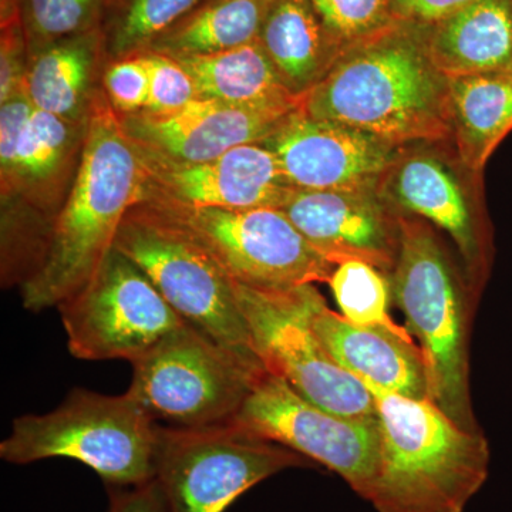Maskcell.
<instances>
[{
    "instance_id": "1",
    "label": "cell",
    "mask_w": 512,
    "mask_h": 512,
    "mask_svg": "<svg viewBox=\"0 0 512 512\" xmlns=\"http://www.w3.org/2000/svg\"><path fill=\"white\" fill-rule=\"evenodd\" d=\"M302 109L399 148L451 136L448 80L427 55L423 26L409 23L348 47Z\"/></svg>"
},
{
    "instance_id": "2",
    "label": "cell",
    "mask_w": 512,
    "mask_h": 512,
    "mask_svg": "<svg viewBox=\"0 0 512 512\" xmlns=\"http://www.w3.org/2000/svg\"><path fill=\"white\" fill-rule=\"evenodd\" d=\"M143 170L119 114L101 93L87 126L79 171L50 228L42 258L20 285L23 306L57 308L96 275L127 212L140 202Z\"/></svg>"
},
{
    "instance_id": "3",
    "label": "cell",
    "mask_w": 512,
    "mask_h": 512,
    "mask_svg": "<svg viewBox=\"0 0 512 512\" xmlns=\"http://www.w3.org/2000/svg\"><path fill=\"white\" fill-rule=\"evenodd\" d=\"M375 399L380 454L369 501L377 512H463L490 473L483 431L458 426L430 399L362 380Z\"/></svg>"
},
{
    "instance_id": "4",
    "label": "cell",
    "mask_w": 512,
    "mask_h": 512,
    "mask_svg": "<svg viewBox=\"0 0 512 512\" xmlns=\"http://www.w3.org/2000/svg\"><path fill=\"white\" fill-rule=\"evenodd\" d=\"M390 292L420 342L429 399L468 431H483L470 392V330L477 298L458 275L436 232L402 214Z\"/></svg>"
},
{
    "instance_id": "5",
    "label": "cell",
    "mask_w": 512,
    "mask_h": 512,
    "mask_svg": "<svg viewBox=\"0 0 512 512\" xmlns=\"http://www.w3.org/2000/svg\"><path fill=\"white\" fill-rule=\"evenodd\" d=\"M160 424L128 393L74 389L53 412L13 421L0 457L23 464L70 458L96 471L107 485H137L156 478Z\"/></svg>"
},
{
    "instance_id": "6",
    "label": "cell",
    "mask_w": 512,
    "mask_h": 512,
    "mask_svg": "<svg viewBox=\"0 0 512 512\" xmlns=\"http://www.w3.org/2000/svg\"><path fill=\"white\" fill-rule=\"evenodd\" d=\"M114 248L140 266L178 315L252 362V346L235 284L183 229L144 202L127 212Z\"/></svg>"
},
{
    "instance_id": "7",
    "label": "cell",
    "mask_w": 512,
    "mask_h": 512,
    "mask_svg": "<svg viewBox=\"0 0 512 512\" xmlns=\"http://www.w3.org/2000/svg\"><path fill=\"white\" fill-rule=\"evenodd\" d=\"M131 365L127 393L156 423L177 429L231 423L268 373L190 323Z\"/></svg>"
},
{
    "instance_id": "8",
    "label": "cell",
    "mask_w": 512,
    "mask_h": 512,
    "mask_svg": "<svg viewBox=\"0 0 512 512\" xmlns=\"http://www.w3.org/2000/svg\"><path fill=\"white\" fill-rule=\"evenodd\" d=\"M235 284L256 355L266 372L282 377L308 402L349 419H377L366 384L330 357L312 328L318 289H262Z\"/></svg>"
},
{
    "instance_id": "9",
    "label": "cell",
    "mask_w": 512,
    "mask_h": 512,
    "mask_svg": "<svg viewBox=\"0 0 512 512\" xmlns=\"http://www.w3.org/2000/svg\"><path fill=\"white\" fill-rule=\"evenodd\" d=\"M312 461L235 423L158 429L156 478L170 512H224L266 478Z\"/></svg>"
},
{
    "instance_id": "10",
    "label": "cell",
    "mask_w": 512,
    "mask_h": 512,
    "mask_svg": "<svg viewBox=\"0 0 512 512\" xmlns=\"http://www.w3.org/2000/svg\"><path fill=\"white\" fill-rule=\"evenodd\" d=\"M143 202V201H140ZM217 261L237 284L291 289L329 284L336 266L276 208H190L150 204Z\"/></svg>"
},
{
    "instance_id": "11",
    "label": "cell",
    "mask_w": 512,
    "mask_h": 512,
    "mask_svg": "<svg viewBox=\"0 0 512 512\" xmlns=\"http://www.w3.org/2000/svg\"><path fill=\"white\" fill-rule=\"evenodd\" d=\"M70 353L136 362L187 322L140 266L116 248L89 284L57 306Z\"/></svg>"
},
{
    "instance_id": "12",
    "label": "cell",
    "mask_w": 512,
    "mask_h": 512,
    "mask_svg": "<svg viewBox=\"0 0 512 512\" xmlns=\"http://www.w3.org/2000/svg\"><path fill=\"white\" fill-rule=\"evenodd\" d=\"M232 423L259 439L291 448L338 474L363 500L369 497L379 464V419L326 412L268 372Z\"/></svg>"
},
{
    "instance_id": "13",
    "label": "cell",
    "mask_w": 512,
    "mask_h": 512,
    "mask_svg": "<svg viewBox=\"0 0 512 512\" xmlns=\"http://www.w3.org/2000/svg\"><path fill=\"white\" fill-rule=\"evenodd\" d=\"M136 151L143 170L140 201L150 204L281 210L296 190L286 181L274 154L258 143L204 161L168 160Z\"/></svg>"
},
{
    "instance_id": "14",
    "label": "cell",
    "mask_w": 512,
    "mask_h": 512,
    "mask_svg": "<svg viewBox=\"0 0 512 512\" xmlns=\"http://www.w3.org/2000/svg\"><path fill=\"white\" fill-rule=\"evenodd\" d=\"M303 107V106H302ZM293 111L262 146L296 190L379 192L400 148L365 131Z\"/></svg>"
},
{
    "instance_id": "15",
    "label": "cell",
    "mask_w": 512,
    "mask_h": 512,
    "mask_svg": "<svg viewBox=\"0 0 512 512\" xmlns=\"http://www.w3.org/2000/svg\"><path fill=\"white\" fill-rule=\"evenodd\" d=\"M281 211L330 264L360 261L392 274L402 212L379 192L295 190Z\"/></svg>"
},
{
    "instance_id": "16",
    "label": "cell",
    "mask_w": 512,
    "mask_h": 512,
    "mask_svg": "<svg viewBox=\"0 0 512 512\" xmlns=\"http://www.w3.org/2000/svg\"><path fill=\"white\" fill-rule=\"evenodd\" d=\"M293 111L194 99L168 113L141 110L119 119L137 150L168 160L204 161L235 147L262 143Z\"/></svg>"
},
{
    "instance_id": "17",
    "label": "cell",
    "mask_w": 512,
    "mask_h": 512,
    "mask_svg": "<svg viewBox=\"0 0 512 512\" xmlns=\"http://www.w3.org/2000/svg\"><path fill=\"white\" fill-rule=\"evenodd\" d=\"M380 195L397 211L419 215L453 239L466 268V281L478 298L490 268V237L483 215L464 194L453 171L430 154H400Z\"/></svg>"
},
{
    "instance_id": "18",
    "label": "cell",
    "mask_w": 512,
    "mask_h": 512,
    "mask_svg": "<svg viewBox=\"0 0 512 512\" xmlns=\"http://www.w3.org/2000/svg\"><path fill=\"white\" fill-rule=\"evenodd\" d=\"M312 328L330 357L360 380L412 399H429L420 346L382 328H365L332 311L320 292L312 303Z\"/></svg>"
},
{
    "instance_id": "19",
    "label": "cell",
    "mask_w": 512,
    "mask_h": 512,
    "mask_svg": "<svg viewBox=\"0 0 512 512\" xmlns=\"http://www.w3.org/2000/svg\"><path fill=\"white\" fill-rule=\"evenodd\" d=\"M109 62L100 29L66 37L30 57L25 94L36 109L89 120Z\"/></svg>"
},
{
    "instance_id": "20",
    "label": "cell",
    "mask_w": 512,
    "mask_h": 512,
    "mask_svg": "<svg viewBox=\"0 0 512 512\" xmlns=\"http://www.w3.org/2000/svg\"><path fill=\"white\" fill-rule=\"evenodd\" d=\"M424 42L447 80L512 73V0H476L424 28Z\"/></svg>"
},
{
    "instance_id": "21",
    "label": "cell",
    "mask_w": 512,
    "mask_h": 512,
    "mask_svg": "<svg viewBox=\"0 0 512 512\" xmlns=\"http://www.w3.org/2000/svg\"><path fill=\"white\" fill-rule=\"evenodd\" d=\"M258 40L282 82L302 99L325 79L346 50L311 0H274Z\"/></svg>"
},
{
    "instance_id": "22",
    "label": "cell",
    "mask_w": 512,
    "mask_h": 512,
    "mask_svg": "<svg viewBox=\"0 0 512 512\" xmlns=\"http://www.w3.org/2000/svg\"><path fill=\"white\" fill-rule=\"evenodd\" d=\"M175 60L190 74L197 99L254 109L303 106L305 99L285 86L259 40L215 55Z\"/></svg>"
},
{
    "instance_id": "23",
    "label": "cell",
    "mask_w": 512,
    "mask_h": 512,
    "mask_svg": "<svg viewBox=\"0 0 512 512\" xmlns=\"http://www.w3.org/2000/svg\"><path fill=\"white\" fill-rule=\"evenodd\" d=\"M448 113L461 163L480 175L512 131V73L448 79Z\"/></svg>"
},
{
    "instance_id": "24",
    "label": "cell",
    "mask_w": 512,
    "mask_h": 512,
    "mask_svg": "<svg viewBox=\"0 0 512 512\" xmlns=\"http://www.w3.org/2000/svg\"><path fill=\"white\" fill-rule=\"evenodd\" d=\"M274 0H204L148 52L173 59L210 56L256 42Z\"/></svg>"
},
{
    "instance_id": "25",
    "label": "cell",
    "mask_w": 512,
    "mask_h": 512,
    "mask_svg": "<svg viewBox=\"0 0 512 512\" xmlns=\"http://www.w3.org/2000/svg\"><path fill=\"white\" fill-rule=\"evenodd\" d=\"M204 0H106L100 32L110 62L143 55Z\"/></svg>"
},
{
    "instance_id": "26",
    "label": "cell",
    "mask_w": 512,
    "mask_h": 512,
    "mask_svg": "<svg viewBox=\"0 0 512 512\" xmlns=\"http://www.w3.org/2000/svg\"><path fill=\"white\" fill-rule=\"evenodd\" d=\"M340 309L349 322L365 328L389 330L400 338L413 340L409 330L394 322L389 313V276L366 262L349 261L336 266L329 281Z\"/></svg>"
},
{
    "instance_id": "27",
    "label": "cell",
    "mask_w": 512,
    "mask_h": 512,
    "mask_svg": "<svg viewBox=\"0 0 512 512\" xmlns=\"http://www.w3.org/2000/svg\"><path fill=\"white\" fill-rule=\"evenodd\" d=\"M29 59L45 47L100 29L106 0H15Z\"/></svg>"
},
{
    "instance_id": "28",
    "label": "cell",
    "mask_w": 512,
    "mask_h": 512,
    "mask_svg": "<svg viewBox=\"0 0 512 512\" xmlns=\"http://www.w3.org/2000/svg\"><path fill=\"white\" fill-rule=\"evenodd\" d=\"M343 46L365 42L396 26L392 0H311Z\"/></svg>"
},
{
    "instance_id": "29",
    "label": "cell",
    "mask_w": 512,
    "mask_h": 512,
    "mask_svg": "<svg viewBox=\"0 0 512 512\" xmlns=\"http://www.w3.org/2000/svg\"><path fill=\"white\" fill-rule=\"evenodd\" d=\"M29 47L15 0H0V104L25 93Z\"/></svg>"
},
{
    "instance_id": "30",
    "label": "cell",
    "mask_w": 512,
    "mask_h": 512,
    "mask_svg": "<svg viewBox=\"0 0 512 512\" xmlns=\"http://www.w3.org/2000/svg\"><path fill=\"white\" fill-rule=\"evenodd\" d=\"M147 63L150 92L146 111L168 113L197 99L194 83L187 70L173 57L156 52L141 55Z\"/></svg>"
},
{
    "instance_id": "31",
    "label": "cell",
    "mask_w": 512,
    "mask_h": 512,
    "mask_svg": "<svg viewBox=\"0 0 512 512\" xmlns=\"http://www.w3.org/2000/svg\"><path fill=\"white\" fill-rule=\"evenodd\" d=\"M103 90L119 116L146 109L150 79L144 57L138 55L109 62L104 70Z\"/></svg>"
},
{
    "instance_id": "32",
    "label": "cell",
    "mask_w": 512,
    "mask_h": 512,
    "mask_svg": "<svg viewBox=\"0 0 512 512\" xmlns=\"http://www.w3.org/2000/svg\"><path fill=\"white\" fill-rule=\"evenodd\" d=\"M109 512H170L157 478L137 485H109Z\"/></svg>"
},
{
    "instance_id": "33",
    "label": "cell",
    "mask_w": 512,
    "mask_h": 512,
    "mask_svg": "<svg viewBox=\"0 0 512 512\" xmlns=\"http://www.w3.org/2000/svg\"><path fill=\"white\" fill-rule=\"evenodd\" d=\"M394 18L414 26L436 25L476 0H392Z\"/></svg>"
}]
</instances>
